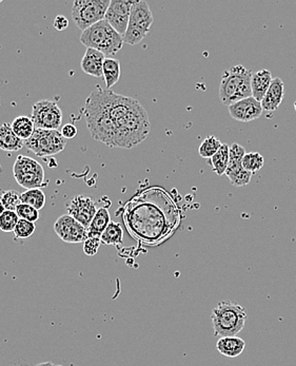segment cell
Listing matches in <instances>:
<instances>
[{
    "label": "cell",
    "instance_id": "6",
    "mask_svg": "<svg viewBox=\"0 0 296 366\" xmlns=\"http://www.w3.org/2000/svg\"><path fill=\"white\" fill-rule=\"evenodd\" d=\"M81 43L105 56H114L123 49L124 37L107 21H99L81 33Z\"/></svg>",
    "mask_w": 296,
    "mask_h": 366
},
{
    "label": "cell",
    "instance_id": "32",
    "mask_svg": "<svg viewBox=\"0 0 296 366\" xmlns=\"http://www.w3.org/2000/svg\"><path fill=\"white\" fill-rule=\"evenodd\" d=\"M21 203V193H18L15 190H9L0 195V204L5 210L16 211V208Z\"/></svg>",
    "mask_w": 296,
    "mask_h": 366
},
{
    "label": "cell",
    "instance_id": "37",
    "mask_svg": "<svg viewBox=\"0 0 296 366\" xmlns=\"http://www.w3.org/2000/svg\"><path fill=\"white\" fill-rule=\"evenodd\" d=\"M69 27V21L68 18L63 15L56 16L55 21H54V28L57 31H65Z\"/></svg>",
    "mask_w": 296,
    "mask_h": 366
},
{
    "label": "cell",
    "instance_id": "2",
    "mask_svg": "<svg viewBox=\"0 0 296 366\" xmlns=\"http://www.w3.org/2000/svg\"><path fill=\"white\" fill-rule=\"evenodd\" d=\"M109 112L115 126V148L131 149L149 135V115L137 99L109 90Z\"/></svg>",
    "mask_w": 296,
    "mask_h": 366
},
{
    "label": "cell",
    "instance_id": "38",
    "mask_svg": "<svg viewBox=\"0 0 296 366\" xmlns=\"http://www.w3.org/2000/svg\"><path fill=\"white\" fill-rule=\"evenodd\" d=\"M35 366H56L54 365V363H52V362H43V363H38L37 365Z\"/></svg>",
    "mask_w": 296,
    "mask_h": 366
},
{
    "label": "cell",
    "instance_id": "12",
    "mask_svg": "<svg viewBox=\"0 0 296 366\" xmlns=\"http://www.w3.org/2000/svg\"><path fill=\"white\" fill-rule=\"evenodd\" d=\"M54 230L59 239L66 243H83L88 239V229L69 215H63L56 220Z\"/></svg>",
    "mask_w": 296,
    "mask_h": 366
},
{
    "label": "cell",
    "instance_id": "17",
    "mask_svg": "<svg viewBox=\"0 0 296 366\" xmlns=\"http://www.w3.org/2000/svg\"><path fill=\"white\" fill-rule=\"evenodd\" d=\"M284 95H285V84L279 77H275L272 81L265 97L261 102L262 107L265 111H275L283 102Z\"/></svg>",
    "mask_w": 296,
    "mask_h": 366
},
{
    "label": "cell",
    "instance_id": "29",
    "mask_svg": "<svg viewBox=\"0 0 296 366\" xmlns=\"http://www.w3.org/2000/svg\"><path fill=\"white\" fill-rule=\"evenodd\" d=\"M225 175L230 180L232 185L235 186V187H244L251 182L253 173L247 171L243 167L239 168V169L231 170V171H226Z\"/></svg>",
    "mask_w": 296,
    "mask_h": 366
},
{
    "label": "cell",
    "instance_id": "8",
    "mask_svg": "<svg viewBox=\"0 0 296 366\" xmlns=\"http://www.w3.org/2000/svg\"><path fill=\"white\" fill-rule=\"evenodd\" d=\"M110 0H76L72 8L74 23L81 31L105 19Z\"/></svg>",
    "mask_w": 296,
    "mask_h": 366
},
{
    "label": "cell",
    "instance_id": "14",
    "mask_svg": "<svg viewBox=\"0 0 296 366\" xmlns=\"http://www.w3.org/2000/svg\"><path fill=\"white\" fill-rule=\"evenodd\" d=\"M97 210L95 201L87 195H76L67 205V215H71L87 229L91 225Z\"/></svg>",
    "mask_w": 296,
    "mask_h": 366
},
{
    "label": "cell",
    "instance_id": "34",
    "mask_svg": "<svg viewBox=\"0 0 296 366\" xmlns=\"http://www.w3.org/2000/svg\"><path fill=\"white\" fill-rule=\"evenodd\" d=\"M16 213H17L19 220H26V221L33 222V223L39 219V210L35 209L27 204H19L16 208Z\"/></svg>",
    "mask_w": 296,
    "mask_h": 366
},
{
    "label": "cell",
    "instance_id": "24",
    "mask_svg": "<svg viewBox=\"0 0 296 366\" xmlns=\"http://www.w3.org/2000/svg\"><path fill=\"white\" fill-rule=\"evenodd\" d=\"M229 150L230 146L228 144H223L221 149L208 161L209 165H211L212 170L217 175H223L226 173V170L229 165Z\"/></svg>",
    "mask_w": 296,
    "mask_h": 366
},
{
    "label": "cell",
    "instance_id": "19",
    "mask_svg": "<svg viewBox=\"0 0 296 366\" xmlns=\"http://www.w3.org/2000/svg\"><path fill=\"white\" fill-rule=\"evenodd\" d=\"M273 81V76L269 70L263 69L253 73L251 79L252 97L262 102Z\"/></svg>",
    "mask_w": 296,
    "mask_h": 366
},
{
    "label": "cell",
    "instance_id": "33",
    "mask_svg": "<svg viewBox=\"0 0 296 366\" xmlns=\"http://www.w3.org/2000/svg\"><path fill=\"white\" fill-rule=\"evenodd\" d=\"M35 230L36 225L33 222L19 220L17 225H16L15 230H14V235L17 239H29L35 233Z\"/></svg>",
    "mask_w": 296,
    "mask_h": 366
},
{
    "label": "cell",
    "instance_id": "11",
    "mask_svg": "<svg viewBox=\"0 0 296 366\" xmlns=\"http://www.w3.org/2000/svg\"><path fill=\"white\" fill-rule=\"evenodd\" d=\"M31 119L36 129L58 130L63 124V111L55 102L43 99L34 104Z\"/></svg>",
    "mask_w": 296,
    "mask_h": 366
},
{
    "label": "cell",
    "instance_id": "31",
    "mask_svg": "<svg viewBox=\"0 0 296 366\" xmlns=\"http://www.w3.org/2000/svg\"><path fill=\"white\" fill-rule=\"evenodd\" d=\"M19 218L16 211L6 210L0 215V230L3 233H14Z\"/></svg>",
    "mask_w": 296,
    "mask_h": 366
},
{
    "label": "cell",
    "instance_id": "25",
    "mask_svg": "<svg viewBox=\"0 0 296 366\" xmlns=\"http://www.w3.org/2000/svg\"><path fill=\"white\" fill-rule=\"evenodd\" d=\"M101 243L109 246H118L123 244L124 229L121 224L110 222L101 237Z\"/></svg>",
    "mask_w": 296,
    "mask_h": 366
},
{
    "label": "cell",
    "instance_id": "18",
    "mask_svg": "<svg viewBox=\"0 0 296 366\" xmlns=\"http://www.w3.org/2000/svg\"><path fill=\"white\" fill-rule=\"evenodd\" d=\"M246 349L245 340L234 336V337L219 338L216 343V349L221 355L228 358L239 357Z\"/></svg>",
    "mask_w": 296,
    "mask_h": 366
},
{
    "label": "cell",
    "instance_id": "7",
    "mask_svg": "<svg viewBox=\"0 0 296 366\" xmlns=\"http://www.w3.org/2000/svg\"><path fill=\"white\" fill-rule=\"evenodd\" d=\"M153 21V14L147 1H134L124 41L130 46L138 45L150 33Z\"/></svg>",
    "mask_w": 296,
    "mask_h": 366
},
{
    "label": "cell",
    "instance_id": "23",
    "mask_svg": "<svg viewBox=\"0 0 296 366\" xmlns=\"http://www.w3.org/2000/svg\"><path fill=\"white\" fill-rule=\"evenodd\" d=\"M103 79L107 89L115 86L121 79V63L117 59L107 57L103 67Z\"/></svg>",
    "mask_w": 296,
    "mask_h": 366
},
{
    "label": "cell",
    "instance_id": "26",
    "mask_svg": "<svg viewBox=\"0 0 296 366\" xmlns=\"http://www.w3.org/2000/svg\"><path fill=\"white\" fill-rule=\"evenodd\" d=\"M21 202L41 210L46 205V195L41 189H29L21 193Z\"/></svg>",
    "mask_w": 296,
    "mask_h": 366
},
{
    "label": "cell",
    "instance_id": "4",
    "mask_svg": "<svg viewBox=\"0 0 296 366\" xmlns=\"http://www.w3.org/2000/svg\"><path fill=\"white\" fill-rule=\"evenodd\" d=\"M247 311L241 304L221 301L212 309L211 321L215 337H234L239 335L247 321Z\"/></svg>",
    "mask_w": 296,
    "mask_h": 366
},
{
    "label": "cell",
    "instance_id": "39",
    "mask_svg": "<svg viewBox=\"0 0 296 366\" xmlns=\"http://www.w3.org/2000/svg\"><path fill=\"white\" fill-rule=\"evenodd\" d=\"M56 366H63V365H56Z\"/></svg>",
    "mask_w": 296,
    "mask_h": 366
},
{
    "label": "cell",
    "instance_id": "1",
    "mask_svg": "<svg viewBox=\"0 0 296 366\" xmlns=\"http://www.w3.org/2000/svg\"><path fill=\"white\" fill-rule=\"evenodd\" d=\"M171 213L151 201V193L143 192L126 204L124 222L133 239L144 245L163 243L173 233L179 222L171 221Z\"/></svg>",
    "mask_w": 296,
    "mask_h": 366
},
{
    "label": "cell",
    "instance_id": "5",
    "mask_svg": "<svg viewBox=\"0 0 296 366\" xmlns=\"http://www.w3.org/2000/svg\"><path fill=\"white\" fill-rule=\"evenodd\" d=\"M251 70L241 65L226 70L219 85V99L224 105L231 106L236 102L251 97Z\"/></svg>",
    "mask_w": 296,
    "mask_h": 366
},
{
    "label": "cell",
    "instance_id": "36",
    "mask_svg": "<svg viewBox=\"0 0 296 366\" xmlns=\"http://www.w3.org/2000/svg\"><path fill=\"white\" fill-rule=\"evenodd\" d=\"M61 135L65 137L66 139H74L77 135V128L72 124H67V125L61 127Z\"/></svg>",
    "mask_w": 296,
    "mask_h": 366
},
{
    "label": "cell",
    "instance_id": "28",
    "mask_svg": "<svg viewBox=\"0 0 296 366\" xmlns=\"http://www.w3.org/2000/svg\"><path fill=\"white\" fill-rule=\"evenodd\" d=\"M221 143L219 139H216L213 135L208 137L199 148V153L204 159L210 160L215 155L216 152L221 149Z\"/></svg>",
    "mask_w": 296,
    "mask_h": 366
},
{
    "label": "cell",
    "instance_id": "13",
    "mask_svg": "<svg viewBox=\"0 0 296 366\" xmlns=\"http://www.w3.org/2000/svg\"><path fill=\"white\" fill-rule=\"evenodd\" d=\"M133 3L130 0H111L106 13L105 21L121 36L125 35L127 31Z\"/></svg>",
    "mask_w": 296,
    "mask_h": 366
},
{
    "label": "cell",
    "instance_id": "40",
    "mask_svg": "<svg viewBox=\"0 0 296 366\" xmlns=\"http://www.w3.org/2000/svg\"><path fill=\"white\" fill-rule=\"evenodd\" d=\"M0 3H1V1H0Z\"/></svg>",
    "mask_w": 296,
    "mask_h": 366
},
{
    "label": "cell",
    "instance_id": "27",
    "mask_svg": "<svg viewBox=\"0 0 296 366\" xmlns=\"http://www.w3.org/2000/svg\"><path fill=\"white\" fill-rule=\"evenodd\" d=\"M246 149L243 146L239 144H233L230 146L229 150V165H228L227 170L226 171H230V170L239 169L243 168V159L245 157Z\"/></svg>",
    "mask_w": 296,
    "mask_h": 366
},
{
    "label": "cell",
    "instance_id": "21",
    "mask_svg": "<svg viewBox=\"0 0 296 366\" xmlns=\"http://www.w3.org/2000/svg\"><path fill=\"white\" fill-rule=\"evenodd\" d=\"M110 222H111V217H110L108 208H98L91 225L88 228V238H101Z\"/></svg>",
    "mask_w": 296,
    "mask_h": 366
},
{
    "label": "cell",
    "instance_id": "3",
    "mask_svg": "<svg viewBox=\"0 0 296 366\" xmlns=\"http://www.w3.org/2000/svg\"><path fill=\"white\" fill-rule=\"evenodd\" d=\"M109 90L97 87L88 96L85 117L91 137L95 141L115 148V126L109 112Z\"/></svg>",
    "mask_w": 296,
    "mask_h": 366
},
{
    "label": "cell",
    "instance_id": "15",
    "mask_svg": "<svg viewBox=\"0 0 296 366\" xmlns=\"http://www.w3.org/2000/svg\"><path fill=\"white\" fill-rule=\"evenodd\" d=\"M229 114L232 119L241 123H249L259 119L263 114L264 109L261 102L256 101L254 97L241 99L229 106Z\"/></svg>",
    "mask_w": 296,
    "mask_h": 366
},
{
    "label": "cell",
    "instance_id": "30",
    "mask_svg": "<svg viewBox=\"0 0 296 366\" xmlns=\"http://www.w3.org/2000/svg\"><path fill=\"white\" fill-rule=\"evenodd\" d=\"M265 165V159L259 152H247L243 159V167L251 173L259 171Z\"/></svg>",
    "mask_w": 296,
    "mask_h": 366
},
{
    "label": "cell",
    "instance_id": "16",
    "mask_svg": "<svg viewBox=\"0 0 296 366\" xmlns=\"http://www.w3.org/2000/svg\"><path fill=\"white\" fill-rule=\"evenodd\" d=\"M106 59L107 57L101 52L88 48L81 59V70L88 75L94 76L97 79L103 77V67Z\"/></svg>",
    "mask_w": 296,
    "mask_h": 366
},
{
    "label": "cell",
    "instance_id": "35",
    "mask_svg": "<svg viewBox=\"0 0 296 366\" xmlns=\"http://www.w3.org/2000/svg\"><path fill=\"white\" fill-rule=\"evenodd\" d=\"M101 238H88L83 242V253L86 256L93 257L98 253V249L101 247Z\"/></svg>",
    "mask_w": 296,
    "mask_h": 366
},
{
    "label": "cell",
    "instance_id": "22",
    "mask_svg": "<svg viewBox=\"0 0 296 366\" xmlns=\"http://www.w3.org/2000/svg\"><path fill=\"white\" fill-rule=\"evenodd\" d=\"M11 127L14 133L23 142L29 139L36 130L33 119L30 117H26V115H21V117L14 119Z\"/></svg>",
    "mask_w": 296,
    "mask_h": 366
},
{
    "label": "cell",
    "instance_id": "9",
    "mask_svg": "<svg viewBox=\"0 0 296 366\" xmlns=\"http://www.w3.org/2000/svg\"><path fill=\"white\" fill-rule=\"evenodd\" d=\"M67 145V139L59 130L36 129L33 135L25 141L28 150L37 157H47L61 153Z\"/></svg>",
    "mask_w": 296,
    "mask_h": 366
},
{
    "label": "cell",
    "instance_id": "10",
    "mask_svg": "<svg viewBox=\"0 0 296 366\" xmlns=\"http://www.w3.org/2000/svg\"><path fill=\"white\" fill-rule=\"evenodd\" d=\"M13 175L18 185L27 190L39 189L45 183L43 165L26 155H18L13 165Z\"/></svg>",
    "mask_w": 296,
    "mask_h": 366
},
{
    "label": "cell",
    "instance_id": "20",
    "mask_svg": "<svg viewBox=\"0 0 296 366\" xmlns=\"http://www.w3.org/2000/svg\"><path fill=\"white\" fill-rule=\"evenodd\" d=\"M25 147V142L14 133L11 125L3 123L0 126V150L6 152H16Z\"/></svg>",
    "mask_w": 296,
    "mask_h": 366
}]
</instances>
